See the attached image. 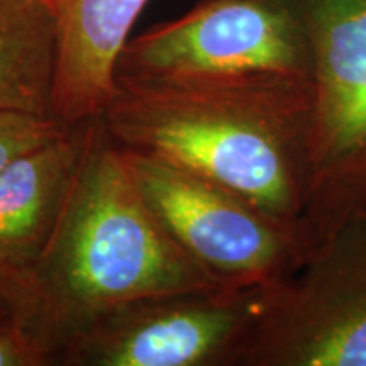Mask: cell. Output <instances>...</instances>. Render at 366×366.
I'll list each match as a JSON object with an SVG mask.
<instances>
[{"mask_svg":"<svg viewBox=\"0 0 366 366\" xmlns=\"http://www.w3.org/2000/svg\"><path fill=\"white\" fill-rule=\"evenodd\" d=\"M0 366H48V356L17 324L0 326Z\"/></svg>","mask_w":366,"mask_h":366,"instance_id":"obj_12","label":"cell"},{"mask_svg":"<svg viewBox=\"0 0 366 366\" xmlns=\"http://www.w3.org/2000/svg\"><path fill=\"white\" fill-rule=\"evenodd\" d=\"M268 287L144 297L73 334L51 366H241Z\"/></svg>","mask_w":366,"mask_h":366,"instance_id":"obj_6","label":"cell"},{"mask_svg":"<svg viewBox=\"0 0 366 366\" xmlns=\"http://www.w3.org/2000/svg\"><path fill=\"white\" fill-rule=\"evenodd\" d=\"M11 324H16L14 322L12 310L9 307V302L6 300V297L0 292V326H11Z\"/></svg>","mask_w":366,"mask_h":366,"instance_id":"obj_13","label":"cell"},{"mask_svg":"<svg viewBox=\"0 0 366 366\" xmlns=\"http://www.w3.org/2000/svg\"><path fill=\"white\" fill-rule=\"evenodd\" d=\"M100 117V116H99ZM97 117L70 124L0 173V292L29 277L56 234Z\"/></svg>","mask_w":366,"mask_h":366,"instance_id":"obj_8","label":"cell"},{"mask_svg":"<svg viewBox=\"0 0 366 366\" xmlns=\"http://www.w3.org/2000/svg\"><path fill=\"white\" fill-rule=\"evenodd\" d=\"M312 75L299 0H202L127 41L116 70V80Z\"/></svg>","mask_w":366,"mask_h":366,"instance_id":"obj_5","label":"cell"},{"mask_svg":"<svg viewBox=\"0 0 366 366\" xmlns=\"http://www.w3.org/2000/svg\"><path fill=\"white\" fill-rule=\"evenodd\" d=\"M122 153L154 216L217 287H273L307 259L300 232L244 197L151 154Z\"/></svg>","mask_w":366,"mask_h":366,"instance_id":"obj_4","label":"cell"},{"mask_svg":"<svg viewBox=\"0 0 366 366\" xmlns=\"http://www.w3.org/2000/svg\"><path fill=\"white\" fill-rule=\"evenodd\" d=\"M312 44V177L307 253L366 212V0H299Z\"/></svg>","mask_w":366,"mask_h":366,"instance_id":"obj_3","label":"cell"},{"mask_svg":"<svg viewBox=\"0 0 366 366\" xmlns=\"http://www.w3.org/2000/svg\"><path fill=\"white\" fill-rule=\"evenodd\" d=\"M241 366H366V212L268 287Z\"/></svg>","mask_w":366,"mask_h":366,"instance_id":"obj_7","label":"cell"},{"mask_svg":"<svg viewBox=\"0 0 366 366\" xmlns=\"http://www.w3.org/2000/svg\"><path fill=\"white\" fill-rule=\"evenodd\" d=\"M54 71L51 2L0 0V112L54 117Z\"/></svg>","mask_w":366,"mask_h":366,"instance_id":"obj_10","label":"cell"},{"mask_svg":"<svg viewBox=\"0 0 366 366\" xmlns=\"http://www.w3.org/2000/svg\"><path fill=\"white\" fill-rule=\"evenodd\" d=\"M56 22L53 112L63 124L99 117L117 90L116 70L148 0H49Z\"/></svg>","mask_w":366,"mask_h":366,"instance_id":"obj_9","label":"cell"},{"mask_svg":"<svg viewBox=\"0 0 366 366\" xmlns=\"http://www.w3.org/2000/svg\"><path fill=\"white\" fill-rule=\"evenodd\" d=\"M65 127L54 117L0 112V173L12 159L58 136Z\"/></svg>","mask_w":366,"mask_h":366,"instance_id":"obj_11","label":"cell"},{"mask_svg":"<svg viewBox=\"0 0 366 366\" xmlns=\"http://www.w3.org/2000/svg\"><path fill=\"white\" fill-rule=\"evenodd\" d=\"M217 285L172 239L132 180L102 119L65 216L29 277L6 294L14 322L48 356L127 302Z\"/></svg>","mask_w":366,"mask_h":366,"instance_id":"obj_2","label":"cell"},{"mask_svg":"<svg viewBox=\"0 0 366 366\" xmlns=\"http://www.w3.org/2000/svg\"><path fill=\"white\" fill-rule=\"evenodd\" d=\"M100 119L122 148L226 187L300 232L312 177V80L117 79Z\"/></svg>","mask_w":366,"mask_h":366,"instance_id":"obj_1","label":"cell"}]
</instances>
